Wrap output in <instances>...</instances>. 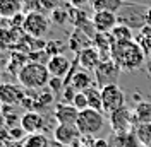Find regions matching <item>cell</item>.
Returning <instances> with one entry per match:
<instances>
[{"mask_svg":"<svg viewBox=\"0 0 151 147\" xmlns=\"http://www.w3.org/2000/svg\"><path fill=\"white\" fill-rule=\"evenodd\" d=\"M146 16H148V7L136 5V4H124L122 9L117 12L119 24L129 26V28H144L146 26Z\"/></svg>","mask_w":151,"mask_h":147,"instance_id":"obj_4","label":"cell"},{"mask_svg":"<svg viewBox=\"0 0 151 147\" xmlns=\"http://www.w3.org/2000/svg\"><path fill=\"white\" fill-rule=\"evenodd\" d=\"M52 79L47 65L41 62H28L17 74V81L21 87L26 91H41L45 89Z\"/></svg>","mask_w":151,"mask_h":147,"instance_id":"obj_2","label":"cell"},{"mask_svg":"<svg viewBox=\"0 0 151 147\" xmlns=\"http://www.w3.org/2000/svg\"><path fill=\"white\" fill-rule=\"evenodd\" d=\"M47 69L52 77H58V79H64L65 75H69L72 64L65 55H53L48 58L47 62Z\"/></svg>","mask_w":151,"mask_h":147,"instance_id":"obj_14","label":"cell"},{"mask_svg":"<svg viewBox=\"0 0 151 147\" xmlns=\"http://www.w3.org/2000/svg\"><path fill=\"white\" fill-rule=\"evenodd\" d=\"M122 72V69L113 62L112 58H105L100 62V65L94 70V77H96V84L100 86V89L108 86V84H117V77Z\"/></svg>","mask_w":151,"mask_h":147,"instance_id":"obj_8","label":"cell"},{"mask_svg":"<svg viewBox=\"0 0 151 147\" xmlns=\"http://www.w3.org/2000/svg\"><path fill=\"white\" fill-rule=\"evenodd\" d=\"M86 92V98H88V106L93 108V110L103 111V103H101V89H96V87H89Z\"/></svg>","mask_w":151,"mask_h":147,"instance_id":"obj_22","label":"cell"},{"mask_svg":"<svg viewBox=\"0 0 151 147\" xmlns=\"http://www.w3.org/2000/svg\"><path fill=\"white\" fill-rule=\"evenodd\" d=\"M134 118L136 123H151V103L148 101H141L136 104L134 108Z\"/></svg>","mask_w":151,"mask_h":147,"instance_id":"obj_19","label":"cell"},{"mask_svg":"<svg viewBox=\"0 0 151 147\" xmlns=\"http://www.w3.org/2000/svg\"><path fill=\"white\" fill-rule=\"evenodd\" d=\"M69 19H70V14H69L65 9L58 7V9L52 10V21H53L55 24H65Z\"/></svg>","mask_w":151,"mask_h":147,"instance_id":"obj_25","label":"cell"},{"mask_svg":"<svg viewBox=\"0 0 151 147\" xmlns=\"http://www.w3.org/2000/svg\"><path fill=\"white\" fill-rule=\"evenodd\" d=\"M62 2H64V0H38V4H40L43 9H47V10H55V9H58Z\"/></svg>","mask_w":151,"mask_h":147,"instance_id":"obj_28","label":"cell"},{"mask_svg":"<svg viewBox=\"0 0 151 147\" xmlns=\"http://www.w3.org/2000/svg\"><path fill=\"white\" fill-rule=\"evenodd\" d=\"M22 135H28L24 130H22V127H19V128H10V137H16V138H21Z\"/></svg>","mask_w":151,"mask_h":147,"instance_id":"obj_31","label":"cell"},{"mask_svg":"<svg viewBox=\"0 0 151 147\" xmlns=\"http://www.w3.org/2000/svg\"><path fill=\"white\" fill-rule=\"evenodd\" d=\"M53 116L62 125H76L77 118H79V110L74 104H69V103H57L55 110H53Z\"/></svg>","mask_w":151,"mask_h":147,"instance_id":"obj_13","label":"cell"},{"mask_svg":"<svg viewBox=\"0 0 151 147\" xmlns=\"http://www.w3.org/2000/svg\"><path fill=\"white\" fill-rule=\"evenodd\" d=\"M0 84H2V69H0Z\"/></svg>","mask_w":151,"mask_h":147,"instance_id":"obj_33","label":"cell"},{"mask_svg":"<svg viewBox=\"0 0 151 147\" xmlns=\"http://www.w3.org/2000/svg\"><path fill=\"white\" fill-rule=\"evenodd\" d=\"M113 146L115 147H141V142L134 132L113 133Z\"/></svg>","mask_w":151,"mask_h":147,"instance_id":"obj_18","label":"cell"},{"mask_svg":"<svg viewBox=\"0 0 151 147\" xmlns=\"http://www.w3.org/2000/svg\"><path fill=\"white\" fill-rule=\"evenodd\" d=\"M22 147H50V140L45 133H29L22 140Z\"/></svg>","mask_w":151,"mask_h":147,"instance_id":"obj_21","label":"cell"},{"mask_svg":"<svg viewBox=\"0 0 151 147\" xmlns=\"http://www.w3.org/2000/svg\"><path fill=\"white\" fill-rule=\"evenodd\" d=\"M101 103H103V113L106 115L125 106V94L119 87V84H108L101 87Z\"/></svg>","mask_w":151,"mask_h":147,"instance_id":"obj_6","label":"cell"},{"mask_svg":"<svg viewBox=\"0 0 151 147\" xmlns=\"http://www.w3.org/2000/svg\"><path fill=\"white\" fill-rule=\"evenodd\" d=\"M72 104H74L79 111L89 108V106H88V98H86V92H76V98H74V101H72Z\"/></svg>","mask_w":151,"mask_h":147,"instance_id":"obj_26","label":"cell"},{"mask_svg":"<svg viewBox=\"0 0 151 147\" xmlns=\"http://www.w3.org/2000/svg\"><path fill=\"white\" fill-rule=\"evenodd\" d=\"M110 38L115 43H122V41H132L134 34H132V29L129 26H124V24H117L110 33Z\"/></svg>","mask_w":151,"mask_h":147,"instance_id":"obj_20","label":"cell"},{"mask_svg":"<svg viewBox=\"0 0 151 147\" xmlns=\"http://www.w3.org/2000/svg\"><path fill=\"white\" fill-rule=\"evenodd\" d=\"M67 2H69L74 9H83L84 5H88V4H89V0H67Z\"/></svg>","mask_w":151,"mask_h":147,"instance_id":"obj_30","label":"cell"},{"mask_svg":"<svg viewBox=\"0 0 151 147\" xmlns=\"http://www.w3.org/2000/svg\"><path fill=\"white\" fill-rule=\"evenodd\" d=\"M134 133L137 135L142 147H151V123H139V125H136Z\"/></svg>","mask_w":151,"mask_h":147,"instance_id":"obj_23","label":"cell"},{"mask_svg":"<svg viewBox=\"0 0 151 147\" xmlns=\"http://www.w3.org/2000/svg\"><path fill=\"white\" fill-rule=\"evenodd\" d=\"M137 43L144 50L146 55H151V26H144L139 33V38H137Z\"/></svg>","mask_w":151,"mask_h":147,"instance_id":"obj_24","label":"cell"},{"mask_svg":"<svg viewBox=\"0 0 151 147\" xmlns=\"http://www.w3.org/2000/svg\"><path fill=\"white\" fill-rule=\"evenodd\" d=\"M50 29V19L38 10H31L26 14L24 22H22V33H26V36L40 39L48 33Z\"/></svg>","mask_w":151,"mask_h":147,"instance_id":"obj_5","label":"cell"},{"mask_svg":"<svg viewBox=\"0 0 151 147\" xmlns=\"http://www.w3.org/2000/svg\"><path fill=\"white\" fill-rule=\"evenodd\" d=\"M94 147H108V144L103 138H98V140H94Z\"/></svg>","mask_w":151,"mask_h":147,"instance_id":"obj_32","label":"cell"},{"mask_svg":"<svg viewBox=\"0 0 151 147\" xmlns=\"http://www.w3.org/2000/svg\"><path fill=\"white\" fill-rule=\"evenodd\" d=\"M76 125L83 135H91V137L98 135L105 127V113L93 108H86L79 111V118Z\"/></svg>","mask_w":151,"mask_h":147,"instance_id":"obj_3","label":"cell"},{"mask_svg":"<svg viewBox=\"0 0 151 147\" xmlns=\"http://www.w3.org/2000/svg\"><path fill=\"white\" fill-rule=\"evenodd\" d=\"M110 58L119 65L122 70H137L144 65L146 53L136 39L115 43L112 41L110 48Z\"/></svg>","mask_w":151,"mask_h":147,"instance_id":"obj_1","label":"cell"},{"mask_svg":"<svg viewBox=\"0 0 151 147\" xmlns=\"http://www.w3.org/2000/svg\"><path fill=\"white\" fill-rule=\"evenodd\" d=\"M81 137H83V133L79 132L77 125H62V123H58L53 128V138L60 146L77 147Z\"/></svg>","mask_w":151,"mask_h":147,"instance_id":"obj_9","label":"cell"},{"mask_svg":"<svg viewBox=\"0 0 151 147\" xmlns=\"http://www.w3.org/2000/svg\"><path fill=\"white\" fill-rule=\"evenodd\" d=\"M119 24L117 14L112 10H98L91 17V26L98 33H112V29Z\"/></svg>","mask_w":151,"mask_h":147,"instance_id":"obj_10","label":"cell"},{"mask_svg":"<svg viewBox=\"0 0 151 147\" xmlns=\"http://www.w3.org/2000/svg\"><path fill=\"white\" fill-rule=\"evenodd\" d=\"M101 60L103 58H101L100 50L96 46H86L84 50H81L79 55H77V64H79V67L83 70H88V72L96 70V67L100 65Z\"/></svg>","mask_w":151,"mask_h":147,"instance_id":"obj_12","label":"cell"},{"mask_svg":"<svg viewBox=\"0 0 151 147\" xmlns=\"http://www.w3.org/2000/svg\"><path fill=\"white\" fill-rule=\"evenodd\" d=\"M21 127L26 133H40L45 127V116L40 115L38 111L29 110L21 116Z\"/></svg>","mask_w":151,"mask_h":147,"instance_id":"obj_15","label":"cell"},{"mask_svg":"<svg viewBox=\"0 0 151 147\" xmlns=\"http://www.w3.org/2000/svg\"><path fill=\"white\" fill-rule=\"evenodd\" d=\"M22 0H0V19H12L22 14Z\"/></svg>","mask_w":151,"mask_h":147,"instance_id":"obj_17","label":"cell"},{"mask_svg":"<svg viewBox=\"0 0 151 147\" xmlns=\"http://www.w3.org/2000/svg\"><path fill=\"white\" fill-rule=\"evenodd\" d=\"M93 77H91V74L88 72V70H77V72H70V79L65 82V86H70V87H74L77 92H84L88 91L89 87H93Z\"/></svg>","mask_w":151,"mask_h":147,"instance_id":"obj_16","label":"cell"},{"mask_svg":"<svg viewBox=\"0 0 151 147\" xmlns=\"http://www.w3.org/2000/svg\"><path fill=\"white\" fill-rule=\"evenodd\" d=\"M48 87H50L52 91H60V89H64V87H65V82H64V79L52 77V79H50V82H48Z\"/></svg>","mask_w":151,"mask_h":147,"instance_id":"obj_29","label":"cell"},{"mask_svg":"<svg viewBox=\"0 0 151 147\" xmlns=\"http://www.w3.org/2000/svg\"><path fill=\"white\" fill-rule=\"evenodd\" d=\"M110 120V127H112L113 133H122V132H134L136 128V118H134V110L124 106L120 110L113 111L108 115Z\"/></svg>","mask_w":151,"mask_h":147,"instance_id":"obj_7","label":"cell"},{"mask_svg":"<svg viewBox=\"0 0 151 147\" xmlns=\"http://www.w3.org/2000/svg\"><path fill=\"white\" fill-rule=\"evenodd\" d=\"M26 98V92L22 91L19 86L12 82H2L0 84V103L5 106H14L21 104Z\"/></svg>","mask_w":151,"mask_h":147,"instance_id":"obj_11","label":"cell"},{"mask_svg":"<svg viewBox=\"0 0 151 147\" xmlns=\"http://www.w3.org/2000/svg\"><path fill=\"white\" fill-rule=\"evenodd\" d=\"M62 103H69V104H72V101H74L76 98V89L74 87H70V86H65L64 89H62Z\"/></svg>","mask_w":151,"mask_h":147,"instance_id":"obj_27","label":"cell"}]
</instances>
